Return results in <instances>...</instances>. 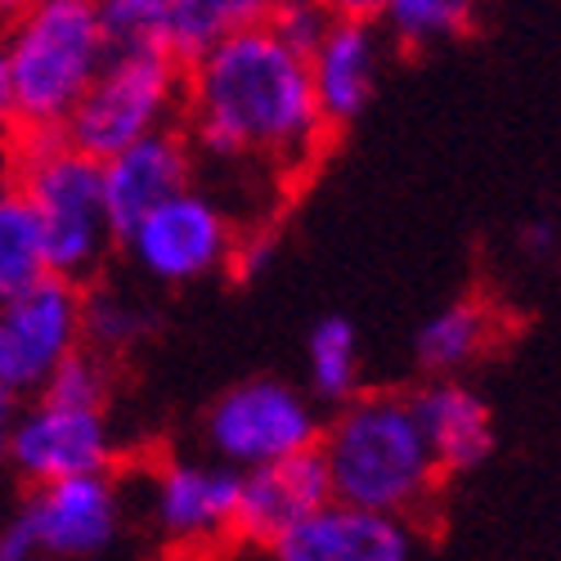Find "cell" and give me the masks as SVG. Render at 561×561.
Here are the masks:
<instances>
[{
  "label": "cell",
  "mask_w": 561,
  "mask_h": 561,
  "mask_svg": "<svg viewBox=\"0 0 561 561\" xmlns=\"http://www.w3.org/2000/svg\"><path fill=\"white\" fill-rule=\"evenodd\" d=\"M382 45L387 41L368 5H337L333 27L306 59L314 104L329 130L351 126L373 104V90L382 77Z\"/></svg>",
  "instance_id": "30bf717a"
},
{
  "label": "cell",
  "mask_w": 561,
  "mask_h": 561,
  "mask_svg": "<svg viewBox=\"0 0 561 561\" xmlns=\"http://www.w3.org/2000/svg\"><path fill=\"white\" fill-rule=\"evenodd\" d=\"M382 41L396 50H440L449 41H462L477 27V5L472 0H387L373 10Z\"/></svg>",
  "instance_id": "d6986e66"
},
{
  "label": "cell",
  "mask_w": 561,
  "mask_h": 561,
  "mask_svg": "<svg viewBox=\"0 0 561 561\" xmlns=\"http://www.w3.org/2000/svg\"><path fill=\"white\" fill-rule=\"evenodd\" d=\"M561 248V225L552 216H530L517 225V252L530 261H552V252Z\"/></svg>",
  "instance_id": "d4e9b609"
},
{
  "label": "cell",
  "mask_w": 561,
  "mask_h": 561,
  "mask_svg": "<svg viewBox=\"0 0 561 561\" xmlns=\"http://www.w3.org/2000/svg\"><path fill=\"white\" fill-rule=\"evenodd\" d=\"M27 522L36 552L59 557V561H81L104 552L117 530H122V494L113 477H77V481H55L32 490V499L19 507Z\"/></svg>",
  "instance_id": "8fae6325"
},
{
  "label": "cell",
  "mask_w": 561,
  "mask_h": 561,
  "mask_svg": "<svg viewBox=\"0 0 561 561\" xmlns=\"http://www.w3.org/2000/svg\"><path fill=\"white\" fill-rule=\"evenodd\" d=\"M19 400L0 391V467L10 462V436H14V423H19Z\"/></svg>",
  "instance_id": "f1b7e54d"
},
{
  "label": "cell",
  "mask_w": 561,
  "mask_h": 561,
  "mask_svg": "<svg viewBox=\"0 0 561 561\" xmlns=\"http://www.w3.org/2000/svg\"><path fill=\"white\" fill-rule=\"evenodd\" d=\"M494 337V310L485 301H454L423 319L413 333V359L427 373V382L458 378L467 364H477Z\"/></svg>",
  "instance_id": "ac0fdd59"
},
{
  "label": "cell",
  "mask_w": 561,
  "mask_h": 561,
  "mask_svg": "<svg viewBox=\"0 0 561 561\" xmlns=\"http://www.w3.org/2000/svg\"><path fill=\"white\" fill-rule=\"evenodd\" d=\"M100 190H104V216L113 229V243H122L153 207L194 190V149L184 130L180 126L158 130L149 139H139V145L122 149L117 158L100 162Z\"/></svg>",
  "instance_id": "7c38bea8"
},
{
  "label": "cell",
  "mask_w": 561,
  "mask_h": 561,
  "mask_svg": "<svg viewBox=\"0 0 561 561\" xmlns=\"http://www.w3.org/2000/svg\"><path fill=\"white\" fill-rule=\"evenodd\" d=\"M270 261H274V239H270V233H252V239H239V243H233L229 270L239 274V278H256Z\"/></svg>",
  "instance_id": "484cf974"
},
{
  "label": "cell",
  "mask_w": 561,
  "mask_h": 561,
  "mask_svg": "<svg viewBox=\"0 0 561 561\" xmlns=\"http://www.w3.org/2000/svg\"><path fill=\"white\" fill-rule=\"evenodd\" d=\"M333 19H337V5H319V0H284V5H270L265 27L284 41L293 55L310 59L314 45L323 41V32L333 27Z\"/></svg>",
  "instance_id": "cb8c5ba5"
},
{
  "label": "cell",
  "mask_w": 561,
  "mask_h": 561,
  "mask_svg": "<svg viewBox=\"0 0 561 561\" xmlns=\"http://www.w3.org/2000/svg\"><path fill=\"white\" fill-rule=\"evenodd\" d=\"M333 503L329 467H323L319 449L256 467V472L239 477V512H233V535L248 543L274 548L293 526L314 517L319 507Z\"/></svg>",
  "instance_id": "4fadbf2b"
},
{
  "label": "cell",
  "mask_w": 561,
  "mask_h": 561,
  "mask_svg": "<svg viewBox=\"0 0 561 561\" xmlns=\"http://www.w3.org/2000/svg\"><path fill=\"white\" fill-rule=\"evenodd\" d=\"M239 512V472L220 462L171 458L153 481V522L175 543H203L233 535Z\"/></svg>",
  "instance_id": "9a60e30c"
},
{
  "label": "cell",
  "mask_w": 561,
  "mask_h": 561,
  "mask_svg": "<svg viewBox=\"0 0 561 561\" xmlns=\"http://www.w3.org/2000/svg\"><path fill=\"white\" fill-rule=\"evenodd\" d=\"M19 198L32 207L41 225L50 274L81 288L113 248L104 190H100V162L68 149L64 135H23Z\"/></svg>",
  "instance_id": "277c9868"
},
{
  "label": "cell",
  "mask_w": 561,
  "mask_h": 561,
  "mask_svg": "<svg viewBox=\"0 0 561 561\" xmlns=\"http://www.w3.org/2000/svg\"><path fill=\"white\" fill-rule=\"evenodd\" d=\"M153 323H158L153 310L130 293L95 288V293L81 297V346L90 355H100V359L139 346L153 333Z\"/></svg>",
  "instance_id": "44dd1931"
},
{
  "label": "cell",
  "mask_w": 561,
  "mask_h": 561,
  "mask_svg": "<svg viewBox=\"0 0 561 561\" xmlns=\"http://www.w3.org/2000/svg\"><path fill=\"white\" fill-rule=\"evenodd\" d=\"M184 139L211 162H274L301 171L329 126L319 117L310 68L265 23L233 32L184 72Z\"/></svg>",
  "instance_id": "6da1fadb"
},
{
  "label": "cell",
  "mask_w": 561,
  "mask_h": 561,
  "mask_svg": "<svg viewBox=\"0 0 561 561\" xmlns=\"http://www.w3.org/2000/svg\"><path fill=\"white\" fill-rule=\"evenodd\" d=\"M203 432L216 462L243 477L256 467L319 449L323 423L314 413V400L284 378H248L211 404Z\"/></svg>",
  "instance_id": "8992f818"
},
{
  "label": "cell",
  "mask_w": 561,
  "mask_h": 561,
  "mask_svg": "<svg viewBox=\"0 0 561 561\" xmlns=\"http://www.w3.org/2000/svg\"><path fill=\"white\" fill-rule=\"evenodd\" d=\"M337 503L409 522L436 494V462L413 417V400L400 391H359L346 400L319 436Z\"/></svg>",
  "instance_id": "7a4b0ae2"
},
{
  "label": "cell",
  "mask_w": 561,
  "mask_h": 561,
  "mask_svg": "<svg viewBox=\"0 0 561 561\" xmlns=\"http://www.w3.org/2000/svg\"><path fill=\"white\" fill-rule=\"evenodd\" d=\"M184 104V68L162 50H108L100 77L59 130L90 162H108L158 130H171Z\"/></svg>",
  "instance_id": "5b68a950"
},
{
  "label": "cell",
  "mask_w": 561,
  "mask_h": 561,
  "mask_svg": "<svg viewBox=\"0 0 561 561\" xmlns=\"http://www.w3.org/2000/svg\"><path fill=\"white\" fill-rule=\"evenodd\" d=\"M19 153H23V135L0 126V203L19 194Z\"/></svg>",
  "instance_id": "83f0119b"
},
{
  "label": "cell",
  "mask_w": 561,
  "mask_h": 561,
  "mask_svg": "<svg viewBox=\"0 0 561 561\" xmlns=\"http://www.w3.org/2000/svg\"><path fill=\"white\" fill-rule=\"evenodd\" d=\"M41 278H50L41 225H36L32 207L19 194H10L0 203V301L36 288Z\"/></svg>",
  "instance_id": "7402d4cb"
},
{
  "label": "cell",
  "mask_w": 561,
  "mask_h": 561,
  "mask_svg": "<svg viewBox=\"0 0 561 561\" xmlns=\"http://www.w3.org/2000/svg\"><path fill=\"white\" fill-rule=\"evenodd\" d=\"M233 243H239V233H233L229 216L203 190H184L171 203L153 207L122 239L139 274H149L153 284L167 288H184L220 274L233 256Z\"/></svg>",
  "instance_id": "ba28073f"
},
{
  "label": "cell",
  "mask_w": 561,
  "mask_h": 561,
  "mask_svg": "<svg viewBox=\"0 0 561 561\" xmlns=\"http://www.w3.org/2000/svg\"><path fill=\"white\" fill-rule=\"evenodd\" d=\"M270 552L274 561H413L417 535L413 522H396L333 499L314 517L293 526Z\"/></svg>",
  "instance_id": "5bb4252c"
},
{
  "label": "cell",
  "mask_w": 561,
  "mask_h": 561,
  "mask_svg": "<svg viewBox=\"0 0 561 561\" xmlns=\"http://www.w3.org/2000/svg\"><path fill=\"white\" fill-rule=\"evenodd\" d=\"M81 297L85 288L50 274L0 301V391L19 404L36 400L55 368L81 351Z\"/></svg>",
  "instance_id": "52a82bcc"
},
{
  "label": "cell",
  "mask_w": 561,
  "mask_h": 561,
  "mask_svg": "<svg viewBox=\"0 0 561 561\" xmlns=\"http://www.w3.org/2000/svg\"><path fill=\"white\" fill-rule=\"evenodd\" d=\"M36 400H50V404H64V409H104V400H108V364L81 346L77 355H68L55 368V378L45 382V391Z\"/></svg>",
  "instance_id": "603a6c76"
},
{
  "label": "cell",
  "mask_w": 561,
  "mask_h": 561,
  "mask_svg": "<svg viewBox=\"0 0 561 561\" xmlns=\"http://www.w3.org/2000/svg\"><path fill=\"white\" fill-rule=\"evenodd\" d=\"M10 108H14V90H10V64L5 50H0V126H10ZM14 130V126H10Z\"/></svg>",
  "instance_id": "f546056e"
},
{
  "label": "cell",
  "mask_w": 561,
  "mask_h": 561,
  "mask_svg": "<svg viewBox=\"0 0 561 561\" xmlns=\"http://www.w3.org/2000/svg\"><path fill=\"white\" fill-rule=\"evenodd\" d=\"M10 467L23 481H32V490L77 477H108L113 427L104 409H64L50 400H32L27 409H19Z\"/></svg>",
  "instance_id": "9c48e42d"
},
{
  "label": "cell",
  "mask_w": 561,
  "mask_h": 561,
  "mask_svg": "<svg viewBox=\"0 0 561 561\" xmlns=\"http://www.w3.org/2000/svg\"><path fill=\"white\" fill-rule=\"evenodd\" d=\"M0 50L10 64L19 135H59L108 59V36L90 0H41L10 19Z\"/></svg>",
  "instance_id": "3957f363"
},
{
  "label": "cell",
  "mask_w": 561,
  "mask_h": 561,
  "mask_svg": "<svg viewBox=\"0 0 561 561\" xmlns=\"http://www.w3.org/2000/svg\"><path fill=\"white\" fill-rule=\"evenodd\" d=\"M41 552H36V539H32V530H27V522L14 517L0 526V561H36Z\"/></svg>",
  "instance_id": "4316f807"
},
{
  "label": "cell",
  "mask_w": 561,
  "mask_h": 561,
  "mask_svg": "<svg viewBox=\"0 0 561 561\" xmlns=\"http://www.w3.org/2000/svg\"><path fill=\"white\" fill-rule=\"evenodd\" d=\"M413 417L423 427V440L432 449V462L440 477H462L494 454V413L481 391H472L462 378H440L417 387Z\"/></svg>",
  "instance_id": "2e32d148"
},
{
  "label": "cell",
  "mask_w": 561,
  "mask_h": 561,
  "mask_svg": "<svg viewBox=\"0 0 561 561\" xmlns=\"http://www.w3.org/2000/svg\"><path fill=\"white\" fill-rule=\"evenodd\" d=\"M306 378L310 400L346 404L359 396V333L346 314H323L306 337Z\"/></svg>",
  "instance_id": "ffe728a7"
},
{
  "label": "cell",
  "mask_w": 561,
  "mask_h": 561,
  "mask_svg": "<svg viewBox=\"0 0 561 561\" xmlns=\"http://www.w3.org/2000/svg\"><path fill=\"white\" fill-rule=\"evenodd\" d=\"M265 14L270 5H261V0H162L158 50L190 72L233 32L265 23Z\"/></svg>",
  "instance_id": "e0dca14e"
}]
</instances>
